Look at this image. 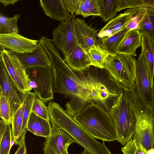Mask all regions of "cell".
I'll use <instances>...</instances> for the list:
<instances>
[{
    "mask_svg": "<svg viewBox=\"0 0 154 154\" xmlns=\"http://www.w3.org/2000/svg\"><path fill=\"white\" fill-rule=\"evenodd\" d=\"M0 118L2 119L11 124L12 116L9 103L5 97L0 93Z\"/></svg>",
    "mask_w": 154,
    "mask_h": 154,
    "instance_id": "obj_33",
    "label": "cell"
},
{
    "mask_svg": "<svg viewBox=\"0 0 154 154\" xmlns=\"http://www.w3.org/2000/svg\"><path fill=\"white\" fill-rule=\"evenodd\" d=\"M54 74V92L69 99L66 111L73 117L87 105L94 102H104L116 96L101 82L94 78H80L68 65L58 51L49 55Z\"/></svg>",
    "mask_w": 154,
    "mask_h": 154,
    "instance_id": "obj_1",
    "label": "cell"
},
{
    "mask_svg": "<svg viewBox=\"0 0 154 154\" xmlns=\"http://www.w3.org/2000/svg\"><path fill=\"white\" fill-rule=\"evenodd\" d=\"M130 31L126 28L111 36L102 39V48L110 55L117 54L121 43Z\"/></svg>",
    "mask_w": 154,
    "mask_h": 154,
    "instance_id": "obj_22",
    "label": "cell"
},
{
    "mask_svg": "<svg viewBox=\"0 0 154 154\" xmlns=\"http://www.w3.org/2000/svg\"><path fill=\"white\" fill-rule=\"evenodd\" d=\"M102 21L106 23L114 18L118 12L117 0H102Z\"/></svg>",
    "mask_w": 154,
    "mask_h": 154,
    "instance_id": "obj_29",
    "label": "cell"
},
{
    "mask_svg": "<svg viewBox=\"0 0 154 154\" xmlns=\"http://www.w3.org/2000/svg\"><path fill=\"white\" fill-rule=\"evenodd\" d=\"M32 111L36 115L50 121L48 106L37 97L35 98L33 103Z\"/></svg>",
    "mask_w": 154,
    "mask_h": 154,
    "instance_id": "obj_32",
    "label": "cell"
},
{
    "mask_svg": "<svg viewBox=\"0 0 154 154\" xmlns=\"http://www.w3.org/2000/svg\"><path fill=\"white\" fill-rule=\"evenodd\" d=\"M43 151L44 154H56L54 151L51 146L44 143Z\"/></svg>",
    "mask_w": 154,
    "mask_h": 154,
    "instance_id": "obj_40",
    "label": "cell"
},
{
    "mask_svg": "<svg viewBox=\"0 0 154 154\" xmlns=\"http://www.w3.org/2000/svg\"><path fill=\"white\" fill-rule=\"evenodd\" d=\"M118 12L126 8L144 7L143 0H117Z\"/></svg>",
    "mask_w": 154,
    "mask_h": 154,
    "instance_id": "obj_35",
    "label": "cell"
},
{
    "mask_svg": "<svg viewBox=\"0 0 154 154\" xmlns=\"http://www.w3.org/2000/svg\"><path fill=\"white\" fill-rule=\"evenodd\" d=\"M9 123L1 119L0 121V154H9L12 146L13 137Z\"/></svg>",
    "mask_w": 154,
    "mask_h": 154,
    "instance_id": "obj_23",
    "label": "cell"
},
{
    "mask_svg": "<svg viewBox=\"0 0 154 154\" xmlns=\"http://www.w3.org/2000/svg\"><path fill=\"white\" fill-rule=\"evenodd\" d=\"M138 30L141 34L147 36L154 42V31L150 18L146 11L138 25Z\"/></svg>",
    "mask_w": 154,
    "mask_h": 154,
    "instance_id": "obj_30",
    "label": "cell"
},
{
    "mask_svg": "<svg viewBox=\"0 0 154 154\" xmlns=\"http://www.w3.org/2000/svg\"><path fill=\"white\" fill-rule=\"evenodd\" d=\"M27 128L34 135L45 138L50 135L51 127L49 121L42 118L32 111L28 121Z\"/></svg>",
    "mask_w": 154,
    "mask_h": 154,
    "instance_id": "obj_21",
    "label": "cell"
},
{
    "mask_svg": "<svg viewBox=\"0 0 154 154\" xmlns=\"http://www.w3.org/2000/svg\"><path fill=\"white\" fill-rule=\"evenodd\" d=\"M39 6L47 16L61 22L67 20L70 15L62 0H40Z\"/></svg>",
    "mask_w": 154,
    "mask_h": 154,
    "instance_id": "obj_18",
    "label": "cell"
},
{
    "mask_svg": "<svg viewBox=\"0 0 154 154\" xmlns=\"http://www.w3.org/2000/svg\"><path fill=\"white\" fill-rule=\"evenodd\" d=\"M20 14H14L11 17H8L1 14L0 16V34H7L12 32L18 33L19 30L17 25Z\"/></svg>",
    "mask_w": 154,
    "mask_h": 154,
    "instance_id": "obj_28",
    "label": "cell"
},
{
    "mask_svg": "<svg viewBox=\"0 0 154 154\" xmlns=\"http://www.w3.org/2000/svg\"><path fill=\"white\" fill-rule=\"evenodd\" d=\"M50 120L69 134L79 144L92 154H112L104 142L97 141L69 115L58 103L49 102L48 106Z\"/></svg>",
    "mask_w": 154,
    "mask_h": 154,
    "instance_id": "obj_2",
    "label": "cell"
},
{
    "mask_svg": "<svg viewBox=\"0 0 154 154\" xmlns=\"http://www.w3.org/2000/svg\"><path fill=\"white\" fill-rule=\"evenodd\" d=\"M136 87L137 94L145 106L152 108L153 87L151 85L145 62L141 52L136 63Z\"/></svg>",
    "mask_w": 154,
    "mask_h": 154,
    "instance_id": "obj_11",
    "label": "cell"
},
{
    "mask_svg": "<svg viewBox=\"0 0 154 154\" xmlns=\"http://www.w3.org/2000/svg\"><path fill=\"white\" fill-rule=\"evenodd\" d=\"M39 40L26 38L18 33L0 34V46L19 54L32 52L37 47Z\"/></svg>",
    "mask_w": 154,
    "mask_h": 154,
    "instance_id": "obj_12",
    "label": "cell"
},
{
    "mask_svg": "<svg viewBox=\"0 0 154 154\" xmlns=\"http://www.w3.org/2000/svg\"><path fill=\"white\" fill-rule=\"evenodd\" d=\"M146 11V7L137 8L136 13L133 16L132 20L126 28L130 31L133 29L138 30V25L143 18Z\"/></svg>",
    "mask_w": 154,
    "mask_h": 154,
    "instance_id": "obj_34",
    "label": "cell"
},
{
    "mask_svg": "<svg viewBox=\"0 0 154 154\" xmlns=\"http://www.w3.org/2000/svg\"><path fill=\"white\" fill-rule=\"evenodd\" d=\"M146 8L147 12L150 18L154 31V8Z\"/></svg>",
    "mask_w": 154,
    "mask_h": 154,
    "instance_id": "obj_39",
    "label": "cell"
},
{
    "mask_svg": "<svg viewBox=\"0 0 154 154\" xmlns=\"http://www.w3.org/2000/svg\"></svg>",
    "mask_w": 154,
    "mask_h": 154,
    "instance_id": "obj_47",
    "label": "cell"
},
{
    "mask_svg": "<svg viewBox=\"0 0 154 154\" xmlns=\"http://www.w3.org/2000/svg\"><path fill=\"white\" fill-rule=\"evenodd\" d=\"M134 112L136 124L132 138L139 140L148 150L154 148V111L146 107L138 95L135 84L130 89H123Z\"/></svg>",
    "mask_w": 154,
    "mask_h": 154,
    "instance_id": "obj_4",
    "label": "cell"
},
{
    "mask_svg": "<svg viewBox=\"0 0 154 154\" xmlns=\"http://www.w3.org/2000/svg\"><path fill=\"white\" fill-rule=\"evenodd\" d=\"M29 85L37 97L44 103L54 98V74L51 66L26 69Z\"/></svg>",
    "mask_w": 154,
    "mask_h": 154,
    "instance_id": "obj_7",
    "label": "cell"
},
{
    "mask_svg": "<svg viewBox=\"0 0 154 154\" xmlns=\"http://www.w3.org/2000/svg\"><path fill=\"white\" fill-rule=\"evenodd\" d=\"M10 51L18 56L26 69L51 66L47 54L39 42L36 48L31 53L19 54Z\"/></svg>",
    "mask_w": 154,
    "mask_h": 154,
    "instance_id": "obj_16",
    "label": "cell"
},
{
    "mask_svg": "<svg viewBox=\"0 0 154 154\" xmlns=\"http://www.w3.org/2000/svg\"></svg>",
    "mask_w": 154,
    "mask_h": 154,
    "instance_id": "obj_46",
    "label": "cell"
},
{
    "mask_svg": "<svg viewBox=\"0 0 154 154\" xmlns=\"http://www.w3.org/2000/svg\"><path fill=\"white\" fill-rule=\"evenodd\" d=\"M136 63L130 55H109L105 60L104 69L119 90L129 89L136 83Z\"/></svg>",
    "mask_w": 154,
    "mask_h": 154,
    "instance_id": "obj_6",
    "label": "cell"
},
{
    "mask_svg": "<svg viewBox=\"0 0 154 154\" xmlns=\"http://www.w3.org/2000/svg\"><path fill=\"white\" fill-rule=\"evenodd\" d=\"M37 97L34 93L28 91L26 93L23 102V123L22 129V138L25 139V136L27 131V125L32 107L35 98Z\"/></svg>",
    "mask_w": 154,
    "mask_h": 154,
    "instance_id": "obj_26",
    "label": "cell"
},
{
    "mask_svg": "<svg viewBox=\"0 0 154 154\" xmlns=\"http://www.w3.org/2000/svg\"><path fill=\"white\" fill-rule=\"evenodd\" d=\"M109 112L116 129L117 140L124 146L132 138L136 121L123 90H119Z\"/></svg>",
    "mask_w": 154,
    "mask_h": 154,
    "instance_id": "obj_5",
    "label": "cell"
},
{
    "mask_svg": "<svg viewBox=\"0 0 154 154\" xmlns=\"http://www.w3.org/2000/svg\"><path fill=\"white\" fill-rule=\"evenodd\" d=\"M75 28L78 42L86 50L94 46H101L102 40L98 37L97 31L84 20L76 18Z\"/></svg>",
    "mask_w": 154,
    "mask_h": 154,
    "instance_id": "obj_13",
    "label": "cell"
},
{
    "mask_svg": "<svg viewBox=\"0 0 154 154\" xmlns=\"http://www.w3.org/2000/svg\"><path fill=\"white\" fill-rule=\"evenodd\" d=\"M141 51L152 86L154 76V42L147 36L141 34Z\"/></svg>",
    "mask_w": 154,
    "mask_h": 154,
    "instance_id": "obj_20",
    "label": "cell"
},
{
    "mask_svg": "<svg viewBox=\"0 0 154 154\" xmlns=\"http://www.w3.org/2000/svg\"><path fill=\"white\" fill-rule=\"evenodd\" d=\"M91 15L98 16L101 18L103 9L102 0H82Z\"/></svg>",
    "mask_w": 154,
    "mask_h": 154,
    "instance_id": "obj_31",
    "label": "cell"
},
{
    "mask_svg": "<svg viewBox=\"0 0 154 154\" xmlns=\"http://www.w3.org/2000/svg\"><path fill=\"white\" fill-rule=\"evenodd\" d=\"M153 92H154V85L153 86Z\"/></svg>",
    "mask_w": 154,
    "mask_h": 154,
    "instance_id": "obj_45",
    "label": "cell"
},
{
    "mask_svg": "<svg viewBox=\"0 0 154 154\" xmlns=\"http://www.w3.org/2000/svg\"><path fill=\"white\" fill-rule=\"evenodd\" d=\"M75 14L76 15H80L84 17H86L91 16L88 10L83 4L82 0H81L79 9Z\"/></svg>",
    "mask_w": 154,
    "mask_h": 154,
    "instance_id": "obj_37",
    "label": "cell"
},
{
    "mask_svg": "<svg viewBox=\"0 0 154 154\" xmlns=\"http://www.w3.org/2000/svg\"><path fill=\"white\" fill-rule=\"evenodd\" d=\"M137 8L128 9L109 21L98 33V37L102 39L126 28L136 13Z\"/></svg>",
    "mask_w": 154,
    "mask_h": 154,
    "instance_id": "obj_15",
    "label": "cell"
},
{
    "mask_svg": "<svg viewBox=\"0 0 154 154\" xmlns=\"http://www.w3.org/2000/svg\"><path fill=\"white\" fill-rule=\"evenodd\" d=\"M141 46V34L139 30L130 31L125 36L117 50V54L130 55L133 57L137 55L136 51Z\"/></svg>",
    "mask_w": 154,
    "mask_h": 154,
    "instance_id": "obj_19",
    "label": "cell"
},
{
    "mask_svg": "<svg viewBox=\"0 0 154 154\" xmlns=\"http://www.w3.org/2000/svg\"><path fill=\"white\" fill-rule=\"evenodd\" d=\"M121 149L123 154H154V148L148 150L139 140L133 138Z\"/></svg>",
    "mask_w": 154,
    "mask_h": 154,
    "instance_id": "obj_27",
    "label": "cell"
},
{
    "mask_svg": "<svg viewBox=\"0 0 154 154\" xmlns=\"http://www.w3.org/2000/svg\"><path fill=\"white\" fill-rule=\"evenodd\" d=\"M76 19L75 14H71L53 32L52 42L62 52L64 59L69 56L79 44L75 31Z\"/></svg>",
    "mask_w": 154,
    "mask_h": 154,
    "instance_id": "obj_8",
    "label": "cell"
},
{
    "mask_svg": "<svg viewBox=\"0 0 154 154\" xmlns=\"http://www.w3.org/2000/svg\"><path fill=\"white\" fill-rule=\"evenodd\" d=\"M27 149L26 145L25 140L19 145L14 154H26Z\"/></svg>",
    "mask_w": 154,
    "mask_h": 154,
    "instance_id": "obj_38",
    "label": "cell"
},
{
    "mask_svg": "<svg viewBox=\"0 0 154 154\" xmlns=\"http://www.w3.org/2000/svg\"><path fill=\"white\" fill-rule=\"evenodd\" d=\"M18 1L19 0H0V2L3 4L4 6H6L10 5H13Z\"/></svg>",
    "mask_w": 154,
    "mask_h": 154,
    "instance_id": "obj_41",
    "label": "cell"
},
{
    "mask_svg": "<svg viewBox=\"0 0 154 154\" xmlns=\"http://www.w3.org/2000/svg\"><path fill=\"white\" fill-rule=\"evenodd\" d=\"M0 56L6 68L18 89L25 94L32 90L26 69L18 57L10 50L0 46Z\"/></svg>",
    "mask_w": 154,
    "mask_h": 154,
    "instance_id": "obj_9",
    "label": "cell"
},
{
    "mask_svg": "<svg viewBox=\"0 0 154 154\" xmlns=\"http://www.w3.org/2000/svg\"><path fill=\"white\" fill-rule=\"evenodd\" d=\"M73 117L94 138L103 142L117 140L116 129L109 112L100 105L95 103L88 104Z\"/></svg>",
    "mask_w": 154,
    "mask_h": 154,
    "instance_id": "obj_3",
    "label": "cell"
},
{
    "mask_svg": "<svg viewBox=\"0 0 154 154\" xmlns=\"http://www.w3.org/2000/svg\"><path fill=\"white\" fill-rule=\"evenodd\" d=\"M64 154H69L67 150H66L65 151V152H64Z\"/></svg>",
    "mask_w": 154,
    "mask_h": 154,
    "instance_id": "obj_43",
    "label": "cell"
},
{
    "mask_svg": "<svg viewBox=\"0 0 154 154\" xmlns=\"http://www.w3.org/2000/svg\"><path fill=\"white\" fill-rule=\"evenodd\" d=\"M66 9L71 14H75L79 7L81 0H62Z\"/></svg>",
    "mask_w": 154,
    "mask_h": 154,
    "instance_id": "obj_36",
    "label": "cell"
},
{
    "mask_svg": "<svg viewBox=\"0 0 154 154\" xmlns=\"http://www.w3.org/2000/svg\"><path fill=\"white\" fill-rule=\"evenodd\" d=\"M50 135L45 138L44 143L51 146L56 154H64L69 146L76 141L68 133L57 125L51 124Z\"/></svg>",
    "mask_w": 154,
    "mask_h": 154,
    "instance_id": "obj_14",
    "label": "cell"
},
{
    "mask_svg": "<svg viewBox=\"0 0 154 154\" xmlns=\"http://www.w3.org/2000/svg\"><path fill=\"white\" fill-rule=\"evenodd\" d=\"M152 108L154 111V103H153V105H152Z\"/></svg>",
    "mask_w": 154,
    "mask_h": 154,
    "instance_id": "obj_44",
    "label": "cell"
},
{
    "mask_svg": "<svg viewBox=\"0 0 154 154\" xmlns=\"http://www.w3.org/2000/svg\"><path fill=\"white\" fill-rule=\"evenodd\" d=\"M82 154H92L87 150L84 149V151L82 152Z\"/></svg>",
    "mask_w": 154,
    "mask_h": 154,
    "instance_id": "obj_42",
    "label": "cell"
},
{
    "mask_svg": "<svg viewBox=\"0 0 154 154\" xmlns=\"http://www.w3.org/2000/svg\"><path fill=\"white\" fill-rule=\"evenodd\" d=\"M23 103L12 116L11 130L13 141L16 145H20L25 140L22 138Z\"/></svg>",
    "mask_w": 154,
    "mask_h": 154,
    "instance_id": "obj_24",
    "label": "cell"
},
{
    "mask_svg": "<svg viewBox=\"0 0 154 154\" xmlns=\"http://www.w3.org/2000/svg\"><path fill=\"white\" fill-rule=\"evenodd\" d=\"M87 52L91 66L100 69H104L105 60L109 54L103 50L100 45L94 46Z\"/></svg>",
    "mask_w": 154,
    "mask_h": 154,
    "instance_id": "obj_25",
    "label": "cell"
},
{
    "mask_svg": "<svg viewBox=\"0 0 154 154\" xmlns=\"http://www.w3.org/2000/svg\"><path fill=\"white\" fill-rule=\"evenodd\" d=\"M63 59L73 71L82 72L91 66L87 51L79 44L69 56Z\"/></svg>",
    "mask_w": 154,
    "mask_h": 154,
    "instance_id": "obj_17",
    "label": "cell"
},
{
    "mask_svg": "<svg viewBox=\"0 0 154 154\" xmlns=\"http://www.w3.org/2000/svg\"><path fill=\"white\" fill-rule=\"evenodd\" d=\"M0 93L6 98L10 106L12 117L23 103L25 95L18 89L9 75L4 63L0 58Z\"/></svg>",
    "mask_w": 154,
    "mask_h": 154,
    "instance_id": "obj_10",
    "label": "cell"
}]
</instances>
